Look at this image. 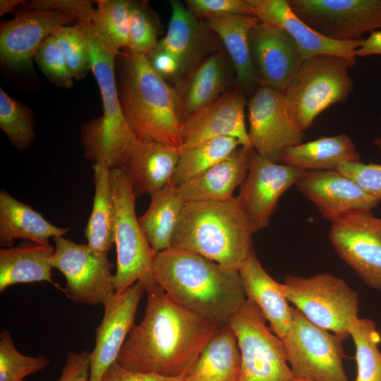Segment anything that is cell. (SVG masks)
Wrapping results in <instances>:
<instances>
[{"label": "cell", "mask_w": 381, "mask_h": 381, "mask_svg": "<svg viewBox=\"0 0 381 381\" xmlns=\"http://www.w3.org/2000/svg\"><path fill=\"white\" fill-rule=\"evenodd\" d=\"M253 234L238 198L185 203L171 248L238 271L254 251Z\"/></svg>", "instance_id": "obj_4"}, {"label": "cell", "mask_w": 381, "mask_h": 381, "mask_svg": "<svg viewBox=\"0 0 381 381\" xmlns=\"http://www.w3.org/2000/svg\"><path fill=\"white\" fill-rule=\"evenodd\" d=\"M228 61L222 52L203 60L189 78L181 95H179L182 121L193 112L219 98L229 79Z\"/></svg>", "instance_id": "obj_31"}, {"label": "cell", "mask_w": 381, "mask_h": 381, "mask_svg": "<svg viewBox=\"0 0 381 381\" xmlns=\"http://www.w3.org/2000/svg\"><path fill=\"white\" fill-rule=\"evenodd\" d=\"M171 15L167 32L155 49L176 57L182 69L191 61L201 42L202 30L195 16L178 1H170Z\"/></svg>", "instance_id": "obj_33"}, {"label": "cell", "mask_w": 381, "mask_h": 381, "mask_svg": "<svg viewBox=\"0 0 381 381\" xmlns=\"http://www.w3.org/2000/svg\"><path fill=\"white\" fill-rule=\"evenodd\" d=\"M254 15L262 23L285 30L298 47L304 59L321 54L343 57L349 66L356 64V50L364 39L335 41L320 35L292 11L287 0H249Z\"/></svg>", "instance_id": "obj_20"}, {"label": "cell", "mask_w": 381, "mask_h": 381, "mask_svg": "<svg viewBox=\"0 0 381 381\" xmlns=\"http://www.w3.org/2000/svg\"><path fill=\"white\" fill-rule=\"evenodd\" d=\"M155 25L144 4H130L129 47L133 53L148 56L157 46Z\"/></svg>", "instance_id": "obj_40"}, {"label": "cell", "mask_w": 381, "mask_h": 381, "mask_svg": "<svg viewBox=\"0 0 381 381\" xmlns=\"http://www.w3.org/2000/svg\"><path fill=\"white\" fill-rule=\"evenodd\" d=\"M329 237L361 280L381 292V217L371 211L352 212L332 223Z\"/></svg>", "instance_id": "obj_13"}, {"label": "cell", "mask_w": 381, "mask_h": 381, "mask_svg": "<svg viewBox=\"0 0 381 381\" xmlns=\"http://www.w3.org/2000/svg\"><path fill=\"white\" fill-rule=\"evenodd\" d=\"M360 162V155L351 140L340 134L320 137L288 148L280 163L306 171H337L345 163Z\"/></svg>", "instance_id": "obj_29"}, {"label": "cell", "mask_w": 381, "mask_h": 381, "mask_svg": "<svg viewBox=\"0 0 381 381\" xmlns=\"http://www.w3.org/2000/svg\"><path fill=\"white\" fill-rule=\"evenodd\" d=\"M73 78L81 79L90 70L89 47L78 23L64 25L52 34Z\"/></svg>", "instance_id": "obj_39"}, {"label": "cell", "mask_w": 381, "mask_h": 381, "mask_svg": "<svg viewBox=\"0 0 381 381\" xmlns=\"http://www.w3.org/2000/svg\"><path fill=\"white\" fill-rule=\"evenodd\" d=\"M147 57L153 69L162 78L173 77L182 70L178 59L164 50L155 49Z\"/></svg>", "instance_id": "obj_47"}, {"label": "cell", "mask_w": 381, "mask_h": 381, "mask_svg": "<svg viewBox=\"0 0 381 381\" xmlns=\"http://www.w3.org/2000/svg\"><path fill=\"white\" fill-rule=\"evenodd\" d=\"M297 190L332 223L357 211H372L380 200L338 171H305Z\"/></svg>", "instance_id": "obj_18"}, {"label": "cell", "mask_w": 381, "mask_h": 381, "mask_svg": "<svg viewBox=\"0 0 381 381\" xmlns=\"http://www.w3.org/2000/svg\"><path fill=\"white\" fill-rule=\"evenodd\" d=\"M344 339L314 325L294 308L291 327L281 340L294 377L349 381L342 363Z\"/></svg>", "instance_id": "obj_10"}, {"label": "cell", "mask_w": 381, "mask_h": 381, "mask_svg": "<svg viewBox=\"0 0 381 381\" xmlns=\"http://www.w3.org/2000/svg\"><path fill=\"white\" fill-rule=\"evenodd\" d=\"M246 298L253 302L282 339L291 327L294 308L282 292L281 283L265 271L253 251L238 270Z\"/></svg>", "instance_id": "obj_22"}, {"label": "cell", "mask_w": 381, "mask_h": 381, "mask_svg": "<svg viewBox=\"0 0 381 381\" xmlns=\"http://www.w3.org/2000/svg\"><path fill=\"white\" fill-rule=\"evenodd\" d=\"M35 59L52 83L61 87H72L73 77L52 35L40 44Z\"/></svg>", "instance_id": "obj_41"}, {"label": "cell", "mask_w": 381, "mask_h": 381, "mask_svg": "<svg viewBox=\"0 0 381 381\" xmlns=\"http://www.w3.org/2000/svg\"><path fill=\"white\" fill-rule=\"evenodd\" d=\"M53 268L66 279V295L75 303L103 305L115 294L114 265L107 253L63 237L54 238Z\"/></svg>", "instance_id": "obj_11"}, {"label": "cell", "mask_w": 381, "mask_h": 381, "mask_svg": "<svg viewBox=\"0 0 381 381\" xmlns=\"http://www.w3.org/2000/svg\"><path fill=\"white\" fill-rule=\"evenodd\" d=\"M153 277L174 302L221 325L247 299L238 271L185 250L157 253Z\"/></svg>", "instance_id": "obj_2"}, {"label": "cell", "mask_w": 381, "mask_h": 381, "mask_svg": "<svg viewBox=\"0 0 381 381\" xmlns=\"http://www.w3.org/2000/svg\"><path fill=\"white\" fill-rule=\"evenodd\" d=\"M249 43L260 85L284 92L305 60L294 40L285 30L260 21Z\"/></svg>", "instance_id": "obj_19"}, {"label": "cell", "mask_w": 381, "mask_h": 381, "mask_svg": "<svg viewBox=\"0 0 381 381\" xmlns=\"http://www.w3.org/2000/svg\"><path fill=\"white\" fill-rule=\"evenodd\" d=\"M100 381H185L184 376L166 377L157 374L138 373L128 370L117 361L105 372Z\"/></svg>", "instance_id": "obj_46"}, {"label": "cell", "mask_w": 381, "mask_h": 381, "mask_svg": "<svg viewBox=\"0 0 381 381\" xmlns=\"http://www.w3.org/2000/svg\"><path fill=\"white\" fill-rule=\"evenodd\" d=\"M90 352L80 353L69 351L65 364L56 381H89Z\"/></svg>", "instance_id": "obj_45"}, {"label": "cell", "mask_w": 381, "mask_h": 381, "mask_svg": "<svg viewBox=\"0 0 381 381\" xmlns=\"http://www.w3.org/2000/svg\"><path fill=\"white\" fill-rule=\"evenodd\" d=\"M260 22L255 16L231 15L207 19L208 28L222 40L240 88L250 91L260 85L249 43L252 29Z\"/></svg>", "instance_id": "obj_27"}, {"label": "cell", "mask_w": 381, "mask_h": 381, "mask_svg": "<svg viewBox=\"0 0 381 381\" xmlns=\"http://www.w3.org/2000/svg\"><path fill=\"white\" fill-rule=\"evenodd\" d=\"M241 355L236 381H291L282 340L266 325L258 306L246 301L229 320Z\"/></svg>", "instance_id": "obj_9"}, {"label": "cell", "mask_w": 381, "mask_h": 381, "mask_svg": "<svg viewBox=\"0 0 381 381\" xmlns=\"http://www.w3.org/2000/svg\"><path fill=\"white\" fill-rule=\"evenodd\" d=\"M109 180L115 206V294L122 293L137 282L146 291L155 284L153 262L157 253L136 217L135 195L126 172L123 169H110Z\"/></svg>", "instance_id": "obj_6"}, {"label": "cell", "mask_w": 381, "mask_h": 381, "mask_svg": "<svg viewBox=\"0 0 381 381\" xmlns=\"http://www.w3.org/2000/svg\"><path fill=\"white\" fill-rule=\"evenodd\" d=\"M74 19L57 11L27 10L11 20L2 22L1 62L13 68L27 66L46 38Z\"/></svg>", "instance_id": "obj_21"}, {"label": "cell", "mask_w": 381, "mask_h": 381, "mask_svg": "<svg viewBox=\"0 0 381 381\" xmlns=\"http://www.w3.org/2000/svg\"><path fill=\"white\" fill-rule=\"evenodd\" d=\"M95 193L91 214L84 231L87 245L97 252L108 253L114 243L115 206L109 180L110 169L92 165Z\"/></svg>", "instance_id": "obj_32"}, {"label": "cell", "mask_w": 381, "mask_h": 381, "mask_svg": "<svg viewBox=\"0 0 381 381\" xmlns=\"http://www.w3.org/2000/svg\"><path fill=\"white\" fill-rule=\"evenodd\" d=\"M188 8L195 15L207 19L231 16H255L249 0H188Z\"/></svg>", "instance_id": "obj_42"}, {"label": "cell", "mask_w": 381, "mask_h": 381, "mask_svg": "<svg viewBox=\"0 0 381 381\" xmlns=\"http://www.w3.org/2000/svg\"><path fill=\"white\" fill-rule=\"evenodd\" d=\"M150 196V205L138 222L151 248L159 253L171 248L185 203L171 181Z\"/></svg>", "instance_id": "obj_30"}, {"label": "cell", "mask_w": 381, "mask_h": 381, "mask_svg": "<svg viewBox=\"0 0 381 381\" xmlns=\"http://www.w3.org/2000/svg\"><path fill=\"white\" fill-rule=\"evenodd\" d=\"M49 360L41 355L28 356L16 348L10 332L0 333V381H25L24 378L47 367Z\"/></svg>", "instance_id": "obj_38"}, {"label": "cell", "mask_w": 381, "mask_h": 381, "mask_svg": "<svg viewBox=\"0 0 381 381\" xmlns=\"http://www.w3.org/2000/svg\"><path fill=\"white\" fill-rule=\"evenodd\" d=\"M281 290L309 321L347 338L358 318V294L342 279L329 273L310 277L286 274Z\"/></svg>", "instance_id": "obj_8"}, {"label": "cell", "mask_w": 381, "mask_h": 381, "mask_svg": "<svg viewBox=\"0 0 381 381\" xmlns=\"http://www.w3.org/2000/svg\"><path fill=\"white\" fill-rule=\"evenodd\" d=\"M89 47L90 71L100 90L103 114L81 128L84 155L93 164L122 169L138 140L121 109L116 83L115 64L121 53L107 47L95 32L91 23L78 20Z\"/></svg>", "instance_id": "obj_5"}, {"label": "cell", "mask_w": 381, "mask_h": 381, "mask_svg": "<svg viewBox=\"0 0 381 381\" xmlns=\"http://www.w3.org/2000/svg\"><path fill=\"white\" fill-rule=\"evenodd\" d=\"M339 172L356 182L367 193L381 201V164L363 162L342 164Z\"/></svg>", "instance_id": "obj_43"}, {"label": "cell", "mask_w": 381, "mask_h": 381, "mask_svg": "<svg viewBox=\"0 0 381 381\" xmlns=\"http://www.w3.org/2000/svg\"><path fill=\"white\" fill-rule=\"evenodd\" d=\"M179 150L162 143L139 140L122 168L137 195L152 194L171 181Z\"/></svg>", "instance_id": "obj_24"}, {"label": "cell", "mask_w": 381, "mask_h": 381, "mask_svg": "<svg viewBox=\"0 0 381 381\" xmlns=\"http://www.w3.org/2000/svg\"><path fill=\"white\" fill-rule=\"evenodd\" d=\"M381 55V29L370 33L361 47L356 50V56L365 57Z\"/></svg>", "instance_id": "obj_48"}, {"label": "cell", "mask_w": 381, "mask_h": 381, "mask_svg": "<svg viewBox=\"0 0 381 381\" xmlns=\"http://www.w3.org/2000/svg\"><path fill=\"white\" fill-rule=\"evenodd\" d=\"M121 54L117 88L131 129L139 140L179 148L182 117L178 92L153 69L147 56L131 51Z\"/></svg>", "instance_id": "obj_3"}, {"label": "cell", "mask_w": 381, "mask_h": 381, "mask_svg": "<svg viewBox=\"0 0 381 381\" xmlns=\"http://www.w3.org/2000/svg\"><path fill=\"white\" fill-rule=\"evenodd\" d=\"M144 291L142 284L137 282L122 293L115 294L102 305L103 317L95 331V347L90 352L89 381H100L108 368L117 361L134 325Z\"/></svg>", "instance_id": "obj_16"}, {"label": "cell", "mask_w": 381, "mask_h": 381, "mask_svg": "<svg viewBox=\"0 0 381 381\" xmlns=\"http://www.w3.org/2000/svg\"><path fill=\"white\" fill-rule=\"evenodd\" d=\"M343 57L321 54L304 60L284 92L289 114L304 132L331 105L344 102L353 89Z\"/></svg>", "instance_id": "obj_7"}, {"label": "cell", "mask_w": 381, "mask_h": 381, "mask_svg": "<svg viewBox=\"0 0 381 381\" xmlns=\"http://www.w3.org/2000/svg\"><path fill=\"white\" fill-rule=\"evenodd\" d=\"M92 26L99 40L109 49L119 52L129 47L131 2L126 0H97Z\"/></svg>", "instance_id": "obj_35"}, {"label": "cell", "mask_w": 381, "mask_h": 381, "mask_svg": "<svg viewBox=\"0 0 381 381\" xmlns=\"http://www.w3.org/2000/svg\"><path fill=\"white\" fill-rule=\"evenodd\" d=\"M252 149L239 147L219 163L177 186L184 203L224 200L244 181Z\"/></svg>", "instance_id": "obj_23"}, {"label": "cell", "mask_w": 381, "mask_h": 381, "mask_svg": "<svg viewBox=\"0 0 381 381\" xmlns=\"http://www.w3.org/2000/svg\"><path fill=\"white\" fill-rule=\"evenodd\" d=\"M68 230L52 224L30 206L0 190L1 248L12 247L18 238L48 245L49 238L63 237Z\"/></svg>", "instance_id": "obj_25"}, {"label": "cell", "mask_w": 381, "mask_h": 381, "mask_svg": "<svg viewBox=\"0 0 381 381\" xmlns=\"http://www.w3.org/2000/svg\"><path fill=\"white\" fill-rule=\"evenodd\" d=\"M241 365L237 339L227 324L219 327L184 376L185 381H236Z\"/></svg>", "instance_id": "obj_28"}, {"label": "cell", "mask_w": 381, "mask_h": 381, "mask_svg": "<svg viewBox=\"0 0 381 381\" xmlns=\"http://www.w3.org/2000/svg\"><path fill=\"white\" fill-rule=\"evenodd\" d=\"M305 171L273 162L250 150L248 173L237 197L253 233L269 225L278 200Z\"/></svg>", "instance_id": "obj_15"}, {"label": "cell", "mask_w": 381, "mask_h": 381, "mask_svg": "<svg viewBox=\"0 0 381 381\" xmlns=\"http://www.w3.org/2000/svg\"><path fill=\"white\" fill-rule=\"evenodd\" d=\"M374 143H375V145H377V146L380 147V150H381V138H376L375 140H374Z\"/></svg>", "instance_id": "obj_51"}, {"label": "cell", "mask_w": 381, "mask_h": 381, "mask_svg": "<svg viewBox=\"0 0 381 381\" xmlns=\"http://www.w3.org/2000/svg\"><path fill=\"white\" fill-rule=\"evenodd\" d=\"M22 2L21 0H1L0 1V16H2L6 13L11 12Z\"/></svg>", "instance_id": "obj_49"}, {"label": "cell", "mask_w": 381, "mask_h": 381, "mask_svg": "<svg viewBox=\"0 0 381 381\" xmlns=\"http://www.w3.org/2000/svg\"><path fill=\"white\" fill-rule=\"evenodd\" d=\"M0 128L18 150L30 147L35 138L32 111L2 88H0Z\"/></svg>", "instance_id": "obj_37"}, {"label": "cell", "mask_w": 381, "mask_h": 381, "mask_svg": "<svg viewBox=\"0 0 381 381\" xmlns=\"http://www.w3.org/2000/svg\"><path fill=\"white\" fill-rule=\"evenodd\" d=\"M247 103L242 89H233L186 116L181 123L179 149L219 137L234 138L241 147L253 149L245 123Z\"/></svg>", "instance_id": "obj_17"}, {"label": "cell", "mask_w": 381, "mask_h": 381, "mask_svg": "<svg viewBox=\"0 0 381 381\" xmlns=\"http://www.w3.org/2000/svg\"><path fill=\"white\" fill-rule=\"evenodd\" d=\"M291 381H313V380H308L306 378H302V377H294Z\"/></svg>", "instance_id": "obj_50"}, {"label": "cell", "mask_w": 381, "mask_h": 381, "mask_svg": "<svg viewBox=\"0 0 381 381\" xmlns=\"http://www.w3.org/2000/svg\"><path fill=\"white\" fill-rule=\"evenodd\" d=\"M145 291L143 318L132 327L116 361L133 372L183 377L222 325L178 305L157 284Z\"/></svg>", "instance_id": "obj_1"}, {"label": "cell", "mask_w": 381, "mask_h": 381, "mask_svg": "<svg viewBox=\"0 0 381 381\" xmlns=\"http://www.w3.org/2000/svg\"><path fill=\"white\" fill-rule=\"evenodd\" d=\"M247 105L249 140L262 157L280 163L288 148L303 143L304 132L290 117L283 92L259 85Z\"/></svg>", "instance_id": "obj_14"}, {"label": "cell", "mask_w": 381, "mask_h": 381, "mask_svg": "<svg viewBox=\"0 0 381 381\" xmlns=\"http://www.w3.org/2000/svg\"><path fill=\"white\" fill-rule=\"evenodd\" d=\"M28 10L57 11L87 23H92L95 8L89 0H33Z\"/></svg>", "instance_id": "obj_44"}, {"label": "cell", "mask_w": 381, "mask_h": 381, "mask_svg": "<svg viewBox=\"0 0 381 381\" xmlns=\"http://www.w3.org/2000/svg\"><path fill=\"white\" fill-rule=\"evenodd\" d=\"M54 246L30 241L0 248V293L17 284L47 282L63 290L52 277ZM64 291V290H63Z\"/></svg>", "instance_id": "obj_26"}, {"label": "cell", "mask_w": 381, "mask_h": 381, "mask_svg": "<svg viewBox=\"0 0 381 381\" xmlns=\"http://www.w3.org/2000/svg\"><path fill=\"white\" fill-rule=\"evenodd\" d=\"M241 146L234 138L219 137L179 149V160L171 182L179 186L224 159Z\"/></svg>", "instance_id": "obj_34"}, {"label": "cell", "mask_w": 381, "mask_h": 381, "mask_svg": "<svg viewBox=\"0 0 381 381\" xmlns=\"http://www.w3.org/2000/svg\"><path fill=\"white\" fill-rule=\"evenodd\" d=\"M356 347L357 376L354 381H381L380 334L373 320L358 318L349 329Z\"/></svg>", "instance_id": "obj_36"}, {"label": "cell", "mask_w": 381, "mask_h": 381, "mask_svg": "<svg viewBox=\"0 0 381 381\" xmlns=\"http://www.w3.org/2000/svg\"><path fill=\"white\" fill-rule=\"evenodd\" d=\"M302 21L328 39L348 42L381 29V0H287Z\"/></svg>", "instance_id": "obj_12"}]
</instances>
